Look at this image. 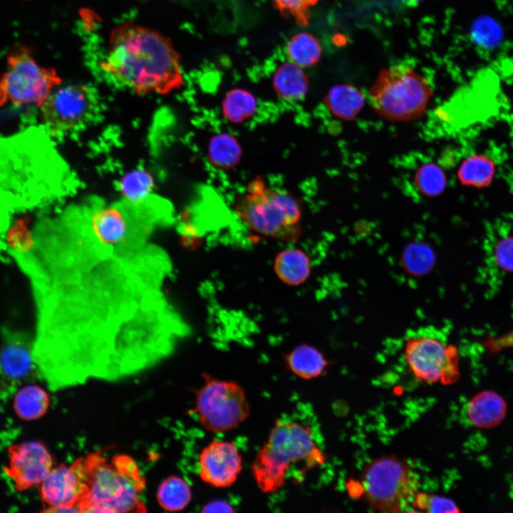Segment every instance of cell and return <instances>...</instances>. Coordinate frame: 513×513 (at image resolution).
I'll return each instance as SVG.
<instances>
[{
	"label": "cell",
	"instance_id": "7",
	"mask_svg": "<svg viewBox=\"0 0 513 513\" xmlns=\"http://www.w3.org/2000/svg\"><path fill=\"white\" fill-rule=\"evenodd\" d=\"M7 69L0 77V107L33 103L41 108L62 83L57 71L40 65L28 46L13 47L6 58Z\"/></svg>",
	"mask_w": 513,
	"mask_h": 513
},
{
	"label": "cell",
	"instance_id": "18",
	"mask_svg": "<svg viewBox=\"0 0 513 513\" xmlns=\"http://www.w3.org/2000/svg\"><path fill=\"white\" fill-rule=\"evenodd\" d=\"M289 369L304 380H311L322 375L328 366L323 354L309 344H301L286 355Z\"/></svg>",
	"mask_w": 513,
	"mask_h": 513
},
{
	"label": "cell",
	"instance_id": "36",
	"mask_svg": "<svg viewBox=\"0 0 513 513\" xmlns=\"http://www.w3.org/2000/svg\"><path fill=\"white\" fill-rule=\"evenodd\" d=\"M202 512H234L233 507L227 502L216 499L209 502L204 505Z\"/></svg>",
	"mask_w": 513,
	"mask_h": 513
},
{
	"label": "cell",
	"instance_id": "22",
	"mask_svg": "<svg viewBox=\"0 0 513 513\" xmlns=\"http://www.w3.org/2000/svg\"><path fill=\"white\" fill-rule=\"evenodd\" d=\"M49 406V397L45 390L36 385L21 388L15 395L14 408L16 415L25 420L43 416Z\"/></svg>",
	"mask_w": 513,
	"mask_h": 513
},
{
	"label": "cell",
	"instance_id": "30",
	"mask_svg": "<svg viewBox=\"0 0 513 513\" xmlns=\"http://www.w3.org/2000/svg\"><path fill=\"white\" fill-rule=\"evenodd\" d=\"M412 506L418 510L434 513H458L460 509L452 499L425 492H418L412 502Z\"/></svg>",
	"mask_w": 513,
	"mask_h": 513
},
{
	"label": "cell",
	"instance_id": "3",
	"mask_svg": "<svg viewBox=\"0 0 513 513\" xmlns=\"http://www.w3.org/2000/svg\"><path fill=\"white\" fill-rule=\"evenodd\" d=\"M325 461L309 426L295 420H277L256 453L251 472L259 489L270 494L284 487L292 466L303 463L309 470Z\"/></svg>",
	"mask_w": 513,
	"mask_h": 513
},
{
	"label": "cell",
	"instance_id": "5",
	"mask_svg": "<svg viewBox=\"0 0 513 513\" xmlns=\"http://www.w3.org/2000/svg\"><path fill=\"white\" fill-rule=\"evenodd\" d=\"M361 494L373 511L404 512L420 487V476L408 461L396 455H383L371 460L360 475Z\"/></svg>",
	"mask_w": 513,
	"mask_h": 513
},
{
	"label": "cell",
	"instance_id": "1",
	"mask_svg": "<svg viewBox=\"0 0 513 513\" xmlns=\"http://www.w3.org/2000/svg\"><path fill=\"white\" fill-rule=\"evenodd\" d=\"M180 56L170 38L125 21L113 28L102 70L138 95H167L184 82Z\"/></svg>",
	"mask_w": 513,
	"mask_h": 513
},
{
	"label": "cell",
	"instance_id": "25",
	"mask_svg": "<svg viewBox=\"0 0 513 513\" xmlns=\"http://www.w3.org/2000/svg\"><path fill=\"white\" fill-rule=\"evenodd\" d=\"M321 51L318 38L308 32L294 34L287 44V54L291 61L301 68L310 67L317 63Z\"/></svg>",
	"mask_w": 513,
	"mask_h": 513
},
{
	"label": "cell",
	"instance_id": "29",
	"mask_svg": "<svg viewBox=\"0 0 513 513\" xmlns=\"http://www.w3.org/2000/svg\"><path fill=\"white\" fill-rule=\"evenodd\" d=\"M493 165L487 157L473 155L465 159L458 170L460 180L466 185H482L492 177Z\"/></svg>",
	"mask_w": 513,
	"mask_h": 513
},
{
	"label": "cell",
	"instance_id": "20",
	"mask_svg": "<svg viewBox=\"0 0 513 513\" xmlns=\"http://www.w3.org/2000/svg\"><path fill=\"white\" fill-rule=\"evenodd\" d=\"M273 86L279 97L286 100L302 99L309 88V79L302 68L293 62L281 64L273 76Z\"/></svg>",
	"mask_w": 513,
	"mask_h": 513
},
{
	"label": "cell",
	"instance_id": "33",
	"mask_svg": "<svg viewBox=\"0 0 513 513\" xmlns=\"http://www.w3.org/2000/svg\"><path fill=\"white\" fill-rule=\"evenodd\" d=\"M492 260L497 267L505 272H513V236L499 238L492 247Z\"/></svg>",
	"mask_w": 513,
	"mask_h": 513
},
{
	"label": "cell",
	"instance_id": "12",
	"mask_svg": "<svg viewBox=\"0 0 513 513\" xmlns=\"http://www.w3.org/2000/svg\"><path fill=\"white\" fill-rule=\"evenodd\" d=\"M140 205L125 201L94 206L87 218L90 234L105 247H119L125 244L133 233L134 214Z\"/></svg>",
	"mask_w": 513,
	"mask_h": 513
},
{
	"label": "cell",
	"instance_id": "34",
	"mask_svg": "<svg viewBox=\"0 0 513 513\" xmlns=\"http://www.w3.org/2000/svg\"><path fill=\"white\" fill-rule=\"evenodd\" d=\"M7 241L11 250L16 252H26L31 249L34 239L24 219H21L10 229L7 234Z\"/></svg>",
	"mask_w": 513,
	"mask_h": 513
},
{
	"label": "cell",
	"instance_id": "23",
	"mask_svg": "<svg viewBox=\"0 0 513 513\" xmlns=\"http://www.w3.org/2000/svg\"><path fill=\"white\" fill-rule=\"evenodd\" d=\"M160 506L170 512L180 511L192 499V492L188 483L177 476H170L163 480L157 492Z\"/></svg>",
	"mask_w": 513,
	"mask_h": 513
},
{
	"label": "cell",
	"instance_id": "8",
	"mask_svg": "<svg viewBox=\"0 0 513 513\" xmlns=\"http://www.w3.org/2000/svg\"><path fill=\"white\" fill-rule=\"evenodd\" d=\"M403 356L408 370L419 381L449 385L460 378L457 348L435 331L410 333L404 342Z\"/></svg>",
	"mask_w": 513,
	"mask_h": 513
},
{
	"label": "cell",
	"instance_id": "2",
	"mask_svg": "<svg viewBox=\"0 0 513 513\" xmlns=\"http://www.w3.org/2000/svg\"><path fill=\"white\" fill-rule=\"evenodd\" d=\"M83 482L80 512H145L140 499L145 479L136 462L125 454L108 459L95 451L74 462Z\"/></svg>",
	"mask_w": 513,
	"mask_h": 513
},
{
	"label": "cell",
	"instance_id": "35",
	"mask_svg": "<svg viewBox=\"0 0 513 513\" xmlns=\"http://www.w3.org/2000/svg\"><path fill=\"white\" fill-rule=\"evenodd\" d=\"M428 256V252L424 249L423 247L415 246L411 249L410 248L407 252L406 264L411 268L415 262L417 261L412 271L415 273H422L423 271L426 270L427 268L420 261L428 266L429 264V262H427Z\"/></svg>",
	"mask_w": 513,
	"mask_h": 513
},
{
	"label": "cell",
	"instance_id": "15",
	"mask_svg": "<svg viewBox=\"0 0 513 513\" xmlns=\"http://www.w3.org/2000/svg\"><path fill=\"white\" fill-rule=\"evenodd\" d=\"M199 475L206 484L217 488L232 486L242 470V458L233 442L214 440L200 452Z\"/></svg>",
	"mask_w": 513,
	"mask_h": 513
},
{
	"label": "cell",
	"instance_id": "16",
	"mask_svg": "<svg viewBox=\"0 0 513 513\" xmlns=\"http://www.w3.org/2000/svg\"><path fill=\"white\" fill-rule=\"evenodd\" d=\"M83 482L76 465L61 464L51 469L40 484L45 512H80L78 503Z\"/></svg>",
	"mask_w": 513,
	"mask_h": 513
},
{
	"label": "cell",
	"instance_id": "13",
	"mask_svg": "<svg viewBox=\"0 0 513 513\" xmlns=\"http://www.w3.org/2000/svg\"><path fill=\"white\" fill-rule=\"evenodd\" d=\"M33 342L24 333L6 330L0 347V388L13 393L35 375L37 368L33 354Z\"/></svg>",
	"mask_w": 513,
	"mask_h": 513
},
{
	"label": "cell",
	"instance_id": "37",
	"mask_svg": "<svg viewBox=\"0 0 513 513\" xmlns=\"http://www.w3.org/2000/svg\"><path fill=\"white\" fill-rule=\"evenodd\" d=\"M507 342H513V332L510 333L509 335H507Z\"/></svg>",
	"mask_w": 513,
	"mask_h": 513
},
{
	"label": "cell",
	"instance_id": "31",
	"mask_svg": "<svg viewBox=\"0 0 513 513\" xmlns=\"http://www.w3.org/2000/svg\"><path fill=\"white\" fill-rule=\"evenodd\" d=\"M471 34L475 42L487 48L494 46L502 38L500 27L494 20L488 17H482L475 21L472 27Z\"/></svg>",
	"mask_w": 513,
	"mask_h": 513
},
{
	"label": "cell",
	"instance_id": "32",
	"mask_svg": "<svg viewBox=\"0 0 513 513\" xmlns=\"http://www.w3.org/2000/svg\"><path fill=\"white\" fill-rule=\"evenodd\" d=\"M274 6L284 16L292 17L296 23L305 26L309 24L310 9L318 0H273Z\"/></svg>",
	"mask_w": 513,
	"mask_h": 513
},
{
	"label": "cell",
	"instance_id": "24",
	"mask_svg": "<svg viewBox=\"0 0 513 513\" xmlns=\"http://www.w3.org/2000/svg\"><path fill=\"white\" fill-rule=\"evenodd\" d=\"M153 188L152 176L142 169L127 172L119 182L120 192L124 200L136 205L147 202Z\"/></svg>",
	"mask_w": 513,
	"mask_h": 513
},
{
	"label": "cell",
	"instance_id": "9",
	"mask_svg": "<svg viewBox=\"0 0 513 513\" xmlns=\"http://www.w3.org/2000/svg\"><path fill=\"white\" fill-rule=\"evenodd\" d=\"M203 383L195 392V413L201 425L212 432L230 431L250 414L244 389L238 383L203 373Z\"/></svg>",
	"mask_w": 513,
	"mask_h": 513
},
{
	"label": "cell",
	"instance_id": "6",
	"mask_svg": "<svg viewBox=\"0 0 513 513\" xmlns=\"http://www.w3.org/2000/svg\"><path fill=\"white\" fill-rule=\"evenodd\" d=\"M432 94L425 76L410 66L398 64L378 74L369 90V101L383 118L406 122L425 113Z\"/></svg>",
	"mask_w": 513,
	"mask_h": 513
},
{
	"label": "cell",
	"instance_id": "26",
	"mask_svg": "<svg viewBox=\"0 0 513 513\" xmlns=\"http://www.w3.org/2000/svg\"><path fill=\"white\" fill-rule=\"evenodd\" d=\"M256 108L255 97L248 90L234 88L222 101V113L230 122L239 123L250 118Z\"/></svg>",
	"mask_w": 513,
	"mask_h": 513
},
{
	"label": "cell",
	"instance_id": "14",
	"mask_svg": "<svg viewBox=\"0 0 513 513\" xmlns=\"http://www.w3.org/2000/svg\"><path fill=\"white\" fill-rule=\"evenodd\" d=\"M9 464L5 473L18 491L40 485L51 470L53 460L48 449L38 441L14 444L8 448Z\"/></svg>",
	"mask_w": 513,
	"mask_h": 513
},
{
	"label": "cell",
	"instance_id": "4",
	"mask_svg": "<svg viewBox=\"0 0 513 513\" xmlns=\"http://www.w3.org/2000/svg\"><path fill=\"white\" fill-rule=\"evenodd\" d=\"M236 212L254 231L279 240L296 241L301 233V209L286 191L252 181L238 200Z\"/></svg>",
	"mask_w": 513,
	"mask_h": 513
},
{
	"label": "cell",
	"instance_id": "27",
	"mask_svg": "<svg viewBox=\"0 0 513 513\" xmlns=\"http://www.w3.org/2000/svg\"><path fill=\"white\" fill-rule=\"evenodd\" d=\"M209 156L213 165L228 169L238 163L241 156V148L233 136L222 133L211 139L209 145Z\"/></svg>",
	"mask_w": 513,
	"mask_h": 513
},
{
	"label": "cell",
	"instance_id": "21",
	"mask_svg": "<svg viewBox=\"0 0 513 513\" xmlns=\"http://www.w3.org/2000/svg\"><path fill=\"white\" fill-rule=\"evenodd\" d=\"M364 95L349 84L333 86L326 96L325 103L330 110L342 119L353 118L364 103Z\"/></svg>",
	"mask_w": 513,
	"mask_h": 513
},
{
	"label": "cell",
	"instance_id": "17",
	"mask_svg": "<svg viewBox=\"0 0 513 513\" xmlns=\"http://www.w3.org/2000/svg\"><path fill=\"white\" fill-rule=\"evenodd\" d=\"M507 403L497 392L484 390L476 393L469 400L466 414L469 422L479 429H491L504 420Z\"/></svg>",
	"mask_w": 513,
	"mask_h": 513
},
{
	"label": "cell",
	"instance_id": "38",
	"mask_svg": "<svg viewBox=\"0 0 513 513\" xmlns=\"http://www.w3.org/2000/svg\"><path fill=\"white\" fill-rule=\"evenodd\" d=\"M408 1H410V2H411V3H413V4H416V3H418V1H420V0H408Z\"/></svg>",
	"mask_w": 513,
	"mask_h": 513
},
{
	"label": "cell",
	"instance_id": "19",
	"mask_svg": "<svg viewBox=\"0 0 513 513\" xmlns=\"http://www.w3.org/2000/svg\"><path fill=\"white\" fill-rule=\"evenodd\" d=\"M274 269L276 276L284 284L299 286L310 275V260L307 254L299 249H286L276 256Z\"/></svg>",
	"mask_w": 513,
	"mask_h": 513
},
{
	"label": "cell",
	"instance_id": "10",
	"mask_svg": "<svg viewBox=\"0 0 513 513\" xmlns=\"http://www.w3.org/2000/svg\"><path fill=\"white\" fill-rule=\"evenodd\" d=\"M40 108L50 135L62 136L88 125L99 111V103L93 88L78 83L54 89Z\"/></svg>",
	"mask_w": 513,
	"mask_h": 513
},
{
	"label": "cell",
	"instance_id": "11",
	"mask_svg": "<svg viewBox=\"0 0 513 513\" xmlns=\"http://www.w3.org/2000/svg\"><path fill=\"white\" fill-rule=\"evenodd\" d=\"M496 94L490 93L488 81L484 86V79L479 78L434 110L433 128L455 132L483 120L495 108Z\"/></svg>",
	"mask_w": 513,
	"mask_h": 513
},
{
	"label": "cell",
	"instance_id": "28",
	"mask_svg": "<svg viewBox=\"0 0 513 513\" xmlns=\"http://www.w3.org/2000/svg\"><path fill=\"white\" fill-rule=\"evenodd\" d=\"M413 183L421 195L434 197L444 191L447 178L438 165L428 162L418 167L413 175Z\"/></svg>",
	"mask_w": 513,
	"mask_h": 513
}]
</instances>
